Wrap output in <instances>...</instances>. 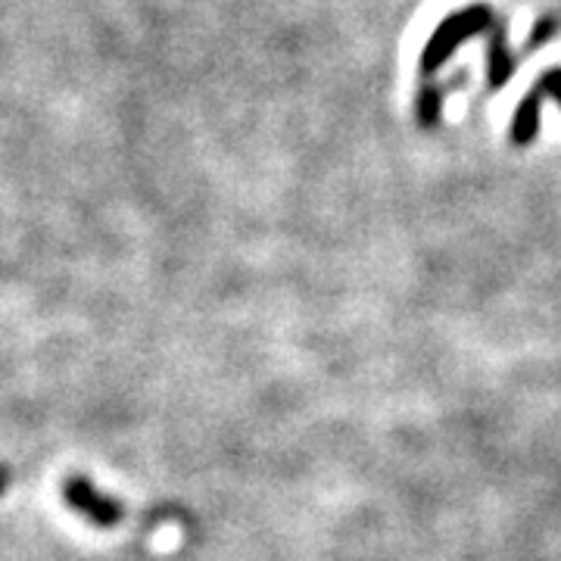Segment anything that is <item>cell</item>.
Returning <instances> with one entry per match:
<instances>
[{"label":"cell","mask_w":561,"mask_h":561,"mask_svg":"<svg viewBox=\"0 0 561 561\" xmlns=\"http://www.w3.org/2000/svg\"><path fill=\"white\" fill-rule=\"evenodd\" d=\"M493 22H496V13H493L490 3H471L459 13L446 16L434 28V35L424 44V50H421V76H434L443 62H449V57L459 50L465 41L490 32Z\"/></svg>","instance_id":"obj_1"},{"label":"cell","mask_w":561,"mask_h":561,"mask_svg":"<svg viewBox=\"0 0 561 561\" xmlns=\"http://www.w3.org/2000/svg\"><path fill=\"white\" fill-rule=\"evenodd\" d=\"M62 500H66V505H69L72 512L84 515L94 527H103V530L116 527V524L125 518L122 502L101 493L94 483L88 481V478H81V474H72L69 481L62 483Z\"/></svg>","instance_id":"obj_2"},{"label":"cell","mask_w":561,"mask_h":561,"mask_svg":"<svg viewBox=\"0 0 561 561\" xmlns=\"http://www.w3.org/2000/svg\"><path fill=\"white\" fill-rule=\"evenodd\" d=\"M3 490H7V471L0 468V493H3Z\"/></svg>","instance_id":"obj_7"},{"label":"cell","mask_w":561,"mask_h":561,"mask_svg":"<svg viewBox=\"0 0 561 561\" xmlns=\"http://www.w3.org/2000/svg\"><path fill=\"white\" fill-rule=\"evenodd\" d=\"M556 35V20H542L540 25H537V32H534V38H530V44L537 47V44H542L546 38H552Z\"/></svg>","instance_id":"obj_6"},{"label":"cell","mask_w":561,"mask_h":561,"mask_svg":"<svg viewBox=\"0 0 561 561\" xmlns=\"http://www.w3.org/2000/svg\"><path fill=\"white\" fill-rule=\"evenodd\" d=\"M440 88H434L431 81L427 84H421L419 91V122L421 128H437V122H440Z\"/></svg>","instance_id":"obj_5"},{"label":"cell","mask_w":561,"mask_h":561,"mask_svg":"<svg viewBox=\"0 0 561 561\" xmlns=\"http://www.w3.org/2000/svg\"><path fill=\"white\" fill-rule=\"evenodd\" d=\"M549 98L561 103V69L542 72V79L534 84V91L518 103L515 119H512V140L518 147H527L530 140L537 138V131H540V110Z\"/></svg>","instance_id":"obj_3"},{"label":"cell","mask_w":561,"mask_h":561,"mask_svg":"<svg viewBox=\"0 0 561 561\" xmlns=\"http://www.w3.org/2000/svg\"><path fill=\"white\" fill-rule=\"evenodd\" d=\"M486 76H490V88L500 91L508 84V79L515 76V57L508 50V41H505V22L496 20L490 28V54H486Z\"/></svg>","instance_id":"obj_4"}]
</instances>
